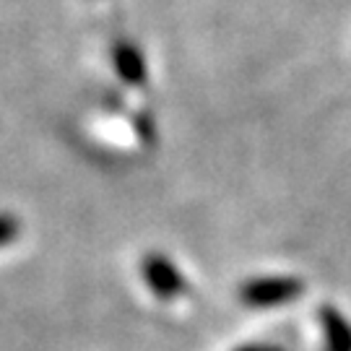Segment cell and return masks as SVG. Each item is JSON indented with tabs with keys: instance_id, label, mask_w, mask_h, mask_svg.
<instances>
[{
	"instance_id": "8992f818",
	"label": "cell",
	"mask_w": 351,
	"mask_h": 351,
	"mask_svg": "<svg viewBox=\"0 0 351 351\" xmlns=\"http://www.w3.org/2000/svg\"><path fill=\"white\" fill-rule=\"evenodd\" d=\"M239 351H281V349H276V346H245V349Z\"/></svg>"
},
{
	"instance_id": "3957f363",
	"label": "cell",
	"mask_w": 351,
	"mask_h": 351,
	"mask_svg": "<svg viewBox=\"0 0 351 351\" xmlns=\"http://www.w3.org/2000/svg\"><path fill=\"white\" fill-rule=\"evenodd\" d=\"M112 63L117 75L125 81L128 86H143L149 81V65L143 60V55L136 45H130L125 39H120L112 50Z\"/></svg>"
},
{
	"instance_id": "277c9868",
	"label": "cell",
	"mask_w": 351,
	"mask_h": 351,
	"mask_svg": "<svg viewBox=\"0 0 351 351\" xmlns=\"http://www.w3.org/2000/svg\"><path fill=\"white\" fill-rule=\"evenodd\" d=\"M320 326L326 336V351H351V323L333 307L320 310Z\"/></svg>"
},
{
	"instance_id": "7a4b0ae2",
	"label": "cell",
	"mask_w": 351,
	"mask_h": 351,
	"mask_svg": "<svg viewBox=\"0 0 351 351\" xmlns=\"http://www.w3.org/2000/svg\"><path fill=\"white\" fill-rule=\"evenodd\" d=\"M141 274H143L146 284H149L159 297H175V294H180V291L185 289V281L180 276V271L172 265L169 258H164L159 252H151V255L143 258Z\"/></svg>"
},
{
	"instance_id": "5b68a950",
	"label": "cell",
	"mask_w": 351,
	"mask_h": 351,
	"mask_svg": "<svg viewBox=\"0 0 351 351\" xmlns=\"http://www.w3.org/2000/svg\"><path fill=\"white\" fill-rule=\"evenodd\" d=\"M21 226H19V219L11 216V213H0V247L11 245L13 239L19 237Z\"/></svg>"
},
{
	"instance_id": "6da1fadb",
	"label": "cell",
	"mask_w": 351,
	"mask_h": 351,
	"mask_svg": "<svg viewBox=\"0 0 351 351\" xmlns=\"http://www.w3.org/2000/svg\"><path fill=\"white\" fill-rule=\"evenodd\" d=\"M302 291L304 284L300 278H255L242 287L239 300L250 307H278L284 302L297 300Z\"/></svg>"
}]
</instances>
